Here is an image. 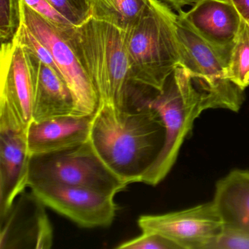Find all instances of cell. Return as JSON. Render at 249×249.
Masks as SVG:
<instances>
[{"mask_svg":"<svg viewBox=\"0 0 249 249\" xmlns=\"http://www.w3.org/2000/svg\"><path fill=\"white\" fill-rule=\"evenodd\" d=\"M165 137L162 119L148 105L121 109L100 104L89 140L106 165L129 185L141 182L161 153Z\"/></svg>","mask_w":249,"mask_h":249,"instance_id":"1","label":"cell"},{"mask_svg":"<svg viewBox=\"0 0 249 249\" xmlns=\"http://www.w3.org/2000/svg\"><path fill=\"white\" fill-rule=\"evenodd\" d=\"M61 33L89 77L100 105L127 108L133 83L123 31L89 17Z\"/></svg>","mask_w":249,"mask_h":249,"instance_id":"2","label":"cell"},{"mask_svg":"<svg viewBox=\"0 0 249 249\" xmlns=\"http://www.w3.org/2000/svg\"><path fill=\"white\" fill-rule=\"evenodd\" d=\"M177 14L160 0H151L142 18L123 32L133 84L161 91L180 66L176 30Z\"/></svg>","mask_w":249,"mask_h":249,"instance_id":"3","label":"cell"},{"mask_svg":"<svg viewBox=\"0 0 249 249\" xmlns=\"http://www.w3.org/2000/svg\"><path fill=\"white\" fill-rule=\"evenodd\" d=\"M145 105L160 113L166 129L164 147L141 180V183L156 186L165 178L176 163L195 121L202 112L211 109V106L207 94L196 87L190 74L181 66L174 70L163 89Z\"/></svg>","mask_w":249,"mask_h":249,"instance_id":"4","label":"cell"},{"mask_svg":"<svg viewBox=\"0 0 249 249\" xmlns=\"http://www.w3.org/2000/svg\"><path fill=\"white\" fill-rule=\"evenodd\" d=\"M49 184L87 188L113 196L128 186L103 162L90 140L68 149L31 156L28 187Z\"/></svg>","mask_w":249,"mask_h":249,"instance_id":"5","label":"cell"},{"mask_svg":"<svg viewBox=\"0 0 249 249\" xmlns=\"http://www.w3.org/2000/svg\"><path fill=\"white\" fill-rule=\"evenodd\" d=\"M176 30L180 66L192 76L196 87L207 94L211 109L238 112L245 100V90L233 84L219 55L192 31L177 14Z\"/></svg>","mask_w":249,"mask_h":249,"instance_id":"6","label":"cell"},{"mask_svg":"<svg viewBox=\"0 0 249 249\" xmlns=\"http://www.w3.org/2000/svg\"><path fill=\"white\" fill-rule=\"evenodd\" d=\"M21 1L22 21L49 49L75 102V116H93L100 100L89 77L63 35Z\"/></svg>","mask_w":249,"mask_h":249,"instance_id":"7","label":"cell"},{"mask_svg":"<svg viewBox=\"0 0 249 249\" xmlns=\"http://www.w3.org/2000/svg\"><path fill=\"white\" fill-rule=\"evenodd\" d=\"M0 125L27 130L33 122L34 78L28 52L15 38L2 43Z\"/></svg>","mask_w":249,"mask_h":249,"instance_id":"8","label":"cell"},{"mask_svg":"<svg viewBox=\"0 0 249 249\" xmlns=\"http://www.w3.org/2000/svg\"><path fill=\"white\" fill-rule=\"evenodd\" d=\"M142 232H156L176 243L180 249H210L224 229L213 201L161 215L140 216Z\"/></svg>","mask_w":249,"mask_h":249,"instance_id":"9","label":"cell"},{"mask_svg":"<svg viewBox=\"0 0 249 249\" xmlns=\"http://www.w3.org/2000/svg\"><path fill=\"white\" fill-rule=\"evenodd\" d=\"M30 189L46 207L80 227H108L116 216L117 205L113 195L65 185H39Z\"/></svg>","mask_w":249,"mask_h":249,"instance_id":"10","label":"cell"},{"mask_svg":"<svg viewBox=\"0 0 249 249\" xmlns=\"http://www.w3.org/2000/svg\"><path fill=\"white\" fill-rule=\"evenodd\" d=\"M179 18L224 61L227 68L243 18L227 0H199L188 11H178Z\"/></svg>","mask_w":249,"mask_h":249,"instance_id":"11","label":"cell"},{"mask_svg":"<svg viewBox=\"0 0 249 249\" xmlns=\"http://www.w3.org/2000/svg\"><path fill=\"white\" fill-rule=\"evenodd\" d=\"M45 207L31 192L21 194L1 219L0 249H50L53 232Z\"/></svg>","mask_w":249,"mask_h":249,"instance_id":"12","label":"cell"},{"mask_svg":"<svg viewBox=\"0 0 249 249\" xmlns=\"http://www.w3.org/2000/svg\"><path fill=\"white\" fill-rule=\"evenodd\" d=\"M30 158L26 131L0 127V218L28 187Z\"/></svg>","mask_w":249,"mask_h":249,"instance_id":"13","label":"cell"},{"mask_svg":"<svg viewBox=\"0 0 249 249\" xmlns=\"http://www.w3.org/2000/svg\"><path fill=\"white\" fill-rule=\"evenodd\" d=\"M93 116L69 115L33 121L26 131L30 155L62 151L89 141Z\"/></svg>","mask_w":249,"mask_h":249,"instance_id":"14","label":"cell"},{"mask_svg":"<svg viewBox=\"0 0 249 249\" xmlns=\"http://www.w3.org/2000/svg\"><path fill=\"white\" fill-rule=\"evenodd\" d=\"M29 54L34 78L33 121L73 114L75 102L63 77L54 68Z\"/></svg>","mask_w":249,"mask_h":249,"instance_id":"15","label":"cell"},{"mask_svg":"<svg viewBox=\"0 0 249 249\" xmlns=\"http://www.w3.org/2000/svg\"><path fill=\"white\" fill-rule=\"evenodd\" d=\"M213 202L224 227L249 233V170H231L215 183Z\"/></svg>","mask_w":249,"mask_h":249,"instance_id":"16","label":"cell"},{"mask_svg":"<svg viewBox=\"0 0 249 249\" xmlns=\"http://www.w3.org/2000/svg\"><path fill=\"white\" fill-rule=\"evenodd\" d=\"M90 17L125 32L133 27L151 6V0H87Z\"/></svg>","mask_w":249,"mask_h":249,"instance_id":"17","label":"cell"},{"mask_svg":"<svg viewBox=\"0 0 249 249\" xmlns=\"http://www.w3.org/2000/svg\"><path fill=\"white\" fill-rule=\"evenodd\" d=\"M227 74L229 79L242 89L249 87V24L244 20L227 62Z\"/></svg>","mask_w":249,"mask_h":249,"instance_id":"18","label":"cell"},{"mask_svg":"<svg viewBox=\"0 0 249 249\" xmlns=\"http://www.w3.org/2000/svg\"><path fill=\"white\" fill-rule=\"evenodd\" d=\"M21 23V1L0 0V38L2 43L14 40Z\"/></svg>","mask_w":249,"mask_h":249,"instance_id":"19","label":"cell"},{"mask_svg":"<svg viewBox=\"0 0 249 249\" xmlns=\"http://www.w3.org/2000/svg\"><path fill=\"white\" fill-rule=\"evenodd\" d=\"M15 39L30 54L33 55L37 59H40L43 63L54 68L59 72V69H58L57 66L53 60V56L51 54L49 49L32 33L31 30L25 25L23 21L17 32Z\"/></svg>","mask_w":249,"mask_h":249,"instance_id":"20","label":"cell"},{"mask_svg":"<svg viewBox=\"0 0 249 249\" xmlns=\"http://www.w3.org/2000/svg\"><path fill=\"white\" fill-rule=\"evenodd\" d=\"M26 5L50 23L60 33L74 26L59 12L48 0H21Z\"/></svg>","mask_w":249,"mask_h":249,"instance_id":"21","label":"cell"},{"mask_svg":"<svg viewBox=\"0 0 249 249\" xmlns=\"http://www.w3.org/2000/svg\"><path fill=\"white\" fill-rule=\"evenodd\" d=\"M119 249H180V248L164 237L156 232H142L141 235L121 243Z\"/></svg>","mask_w":249,"mask_h":249,"instance_id":"22","label":"cell"},{"mask_svg":"<svg viewBox=\"0 0 249 249\" xmlns=\"http://www.w3.org/2000/svg\"><path fill=\"white\" fill-rule=\"evenodd\" d=\"M74 26L84 22L90 17L87 0H48Z\"/></svg>","mask_w":249,"mask_h":249,"instance_id":"23","label":"cell"},{"mask_svg":"<svg viewBox=\"0 0 249 249\" xmlns=\"http://www.w3.org/2000/svg\"><path fill=\"white\" fill-rule=\"evenodd\" d=\"M210 249H249V233L224 227Z\"/></svg>","mask_w":249,"mask_h":249,"instance_id":"24","label":"cell"},{"mask_svg":"<svg viewBox=\"0 0 249 249\" xmlns=\"http://www.w3.org/2000/svg\"><path fill=\"white\" fill-rule=\"evenodd\" d=\"M234 7L244 21H249V0H227Z\"/></svg>","mask_w":249,"mask_h":249,"instance_id":"25","label":"cell"},{"mask_svg":"<svg viewBox=\"0 0 249 249\" xmlns=\"http://www.w3.org/2000/svg\"><path fill=\"white\" fill-rule=\"evenodd\" d=\"M168 5L172 9L176 10L178 12L181 11V8L186 5H194L199 0H160Z\"/></svg>","mask_w":249,"mask_h":249,"instance_id":"26","label":"cell"},{"mask_svg":"<svg viewBox=\"0 0 249 249\" xmlns=\"http://www.w3.org/2000/svg\"></svg>","mask_w":249,"mask_h":249,"instance_id":"27","label":"cell"}]
</instances>
